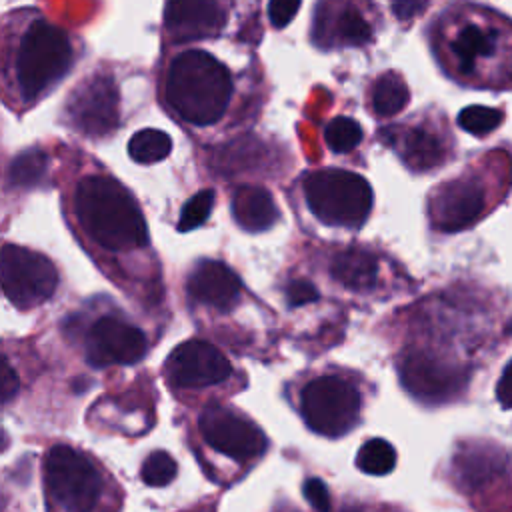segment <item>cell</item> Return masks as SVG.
Segmentation results:
<instances>
[{"instance_id": "603a6c76", "label": "cell", "mask_w": 512, "mask_h": 512, "mask_svg": "<svg viewBox=\"0 0 512 512\" xmlns=\"http://www.w3.org/2000/svg\"><path fill=\"white\" fill-rule=\"evenodd\" d=\"M172 150V140L158 128L138 130L128 142V154L138 164H154L164 160Z\"/></svg>"}, {"instance_id": "e0dca14e", "label": "cell", "mask_w": 512, "mask_h": 512, "mask_svg": "<svg viewBox=\"0 0 512 512\" xmlns=\"http://www.w3.org/2000/svg\"><path fill=\"white\" fill-rule=\"evenodd\" d=\"M500 32L478 22L462 24L450 40V52L462 74H470L478 62L492 58L498 52Z\"/></svg>"}, {"instance_id": "7c38bea8", "label": "cell", "mask_w": 512, "mask_h": 512, "mask_svg": "<svg viewBox=\"0 0 512 512\" xmlns=\"http://www.w3.org/2000/svg\"><path fill=\"white\" fill-rule=\"evenodd\" d=\"M484 210L486 190L474 176L454 178L430 198V220L442 232H458L472 226Z\"/></svg>"}, {"instance_id": "cb8c5ba5", "label": "cell", "mask_w": 512, "mask_h": 512, "mask_svg": "<svg viewBox=\"0 0 512 512\" xmlns=\"http://www.w3.org/2000/svg\"><path fill=\"white\" fill-rule=\"evenodd\" d=\"M46 170L48 156L38 148H30L12 158L8 166V182L18 188H32L44 180Z\"/></svg>"}, {"instance_id": "83f0119b", "label": "cell", "mask_w": 512, "mask_h": 512, "mask_svg": "<svg viewBox=\"0 0 512 512\" xmlns=\"http://www.w3.org/2000/svg\"><path fill=\"white\" fill-rule=\"evenodd\" d=\"M502 120H504L502 110L490 108V106H480V104L466 106L458 114V126L474 136H484V134L494 132Z\"/></svg>"}, {"instance_id": "8fae6325", "label": "cell", "mask_w": 512, "mask_h": 512, "mask_svg": "<svg viewBox=\"0 0 512 512\" xmlns=\"http://www.w3.org/2000/svg\"><path fill=\"white\" fill-rule=\"evenodd\" d=\"M232 366L228 358L204 340L178 344L166 360V376L178 388H204L228 380Z\"/></svg>"}, {"instance_id": "9c48e42d", "label": "cell", "mask_w": 512, "mask_h": 512, "mask_svg": "<svg viewBox=\"0 0 512 512\" xmlns=\"http://www.w3.org/2000/svg\"><path fill=\"white\" fill-rule=\"evenodd\" d=\"M0 274L6 298L22 310L40 306L58 286L54 264L44 254L16 244L2 248Z\"/></svg>"}, {"instance_id": "2e32d148", "label": "cell", "mask_w": 512, "mask_h": 512, "mask_svg": "<svg viewBox=\"0 0 512 512\" xmlns=\"http://www.w3.org/2000/svg\"><path fill=\"white\" fill-rule=\"evenodd\" d=\"M400 374L404 388L424 402H442L450 398L460 384L446 366L422 354L406 356Z\"/></svg>"}, {"instance_id": "d590c367", "label": "cell", "mask_w": 512, "mask_h": 512, "mask_svg": "<svg viewBox=\"0 0 512 512\" xmlns=\"http://www.w3.org/2000/svg\"><path fill=\"white\" fill-rule=\"evenodd\" d=\"M426 2H396V4H392V12L396 14V18H400V20H406V18H412V16H416L418 12H422V10H426Z\"/></svg>"}, {"instance_id": "484cf974", "label": "cell", "mask_w": 512, "mask_h": 512, "mask_svg": "<svg viewBox=\"0 0 512 512\" xmlns=\"http://www.w3.org/2000/svg\"><path fill=\"white\" fill-rule=\"evenodd\" d=\"M176 474L178 464L166 450L150 452L140 466V480L152 488L168 486L176 478Z\"/></svg>"}, {"instance_id": "3957f363", "label": "cell", "mask_w": 512, "mask_h": 512, "mask_svg": "<svg viewBox=\"0 0 512 512\" xmlns=\"http://www.w3.org/2000/svg\"><path fill=\"white\" fill-rule=\"evenodd\" d=\"M74 208L82 230L106 250L124 252L148 244L144 216L132 194L110 176H86L76 186Z\"/></svg>"}, {"instance_id": "8992f818", "label": "cell", "mask_w": 512, "mask_h": 512, "mask_svg": "<svg viewBox=\"0 0 512 512\" xmlns=\"http://www.w3.org/2000/svg\"><path fill=\"white\" fill-rule=\"evenodd\" d=\"M72 64V44L68 34L46 22L36 20L20 40L16 56V80L24 100H34L56 84Z\"/></svg>"}, {"instance_id": "44dd1931", "label": "cell", "mask_w": 512, "mask_h": 512, "mask_svg": "<svg viewBox=\"0 0 512 512\" xmlns=\"http://www.w3.org/2000/svg\"><path fill=\"white\" fill-rule=\"evenodd\" d=\"M330 274L350 290H368L376 284L378 262L362 248H348L332 258Z\"/></svg>"}, {"instance_id": "7a4b0ae2", "label": "cell", "mask_w": 512, "mask_h": 512, "mask_svg": "<svg viewBox=\"0 0 512 512\" xmlns=\"http://www.w3.org/2000/svg\"><path fill=\"white\" fill-rule=\"evenodd\" d=\"M198 460L204 474L218 486L238 482L268 450L266 434L244 414L212 404L196 422Z\"/></svg>"}, {"instance_id": "836d02e7", "label": "cell", "mask_w": 512, "mask_h": 512, "mask_svg": "<svg viewBox=\"0 0 512 512\" xmlns=\"http://www.w3.org/2000/svg\"><path fill=\"white\" fill-rule=\"evenodd\" d=\"M0 384H2V402H10L12 396H16L18 392V376L12 370L8 358L2 360V372H0Z\"/></svg>"}, {"instance_id": "277c9868", "label": "cell", "mask_w": 512, "mask_h": 512, "mask_svg": "<svg viewBox=\"0 0 512 512\" xmlns=\"http://www.w3.org/2000/svg\"><path fill=\"white\" fill-rule=\"evenodd\" d=\"M232 94L228 68L204 50L180 52L166 76V100L186 122L208 126L220 120Z\"/></svg>"}, {"instance_id": "4fadbf2b", "label": "cell", "mask_w": 512, "mask_h": 512, "mask_svg": "<svg viewBox=\"0 0 512 512\" xmlns=\"http://www.w3.org/2000/svg\"><path fill=\"white\" fill-rule=\"evenodd\" d=\"M146 354V338L140 328L120 318L102 316L86 334V358L92 366L136 364Z\"/></svg>"}, {"instance_id": "4dcf8cb0", "label": "cell", "mask_w": 512, "mask_h": 512, "mask_svg": "<svg viewBox=\"0 0 512 512\" xmlns=\"http://www.w3.org/2000/svg\"><path fill=\"white\" fill-rule=\"evenodd\" d=\"M304 496H306L308 502L312 504L314 512H324V510H328V508L332 506V502H334V498H332L328 486H326L322 480H318V478H308V480H306V484H304Z\"/></svg>"}, {"instance_id": "6da1fadb", "label": "cell", "mask_w": 512, "mask_h": 512, "mask_svg": "<svg viewBox=\"0 0 512 512\" xmlns=\"http://www.w3.org/2000/svg\"><path fill=\"white\" fill-rule=\"evenodd\" d=\"M46 512H122L126 494L120 482L86 450L50 446L40 462Z\"/></svg>"}, {"instance_id": "ffe728a7", "label": "cell", "mask_w": 512, "mask_h": 512, "mask_svg": "<svg viewBox=\"0 0 512 512\" xmlns=\"http://www.w3.org/2000/svg\"><path fill=\"white\" fill-rule=\"evenodd\" d=\"M398 152L406 166L416 172L432 170L446 158V146L442 140L422 126L398 132Z\"/></svg>"}, {"instance_id": "7402d4cb", "label": "cell", "mask_w": 512, "mask_h": 512, "mask_svg": "<svg viewBox=\"0 0 512 512\" xmlns=\"http://www.w3.org/2000/svg\"><path fill=\"white\" fill-rule=\"evenodd\" d=\"M410 100V92L406 82L402 80V76H398L396 72H386L382 76H378V80L372 86V110L378 116H394L400 110H404V106Z\"/></svg>"}, {"instance_id": "ac0fdd59", "label": "cell", "mask_w": 512, "mask_h": 512, "mask_svg": "<svg viewBox=\"0 0 512 512\" xmlns=\"http://www.w3.org/2000/svg\"><path fill=\"white\" fill-rule=\"evenodd\" d=\"M332 22H328L322 14L316 16L314 24V40L316 44H346V46H360L370 40V24L364 16L350 4H344L336 14H332Z\"/></svg>"}, {"instance_id": "f1b7e54d", "label": "cell", "mask_w": 512, "mask_h": 512, "mask_svg": "<svg viewBox=\"0 0 512 512\" xmlns=\"http://www.w3.org/2000/svg\"><path fill=\"white\" fill-rule=\"evenodd\" d=\"M214 190L206 188V190H200L196 192L190 200H186V204L182 206L180 210V216H178V230L180 232H190L194 228H198L212 212L214 208Z\"/></svg>"}, {"instance_id": "5bb4252c", "label": "cell", "mask_w": 512, "mask_h": 512, "mask_svg": "<svg viewBox=\"0 0 512 512\" xmlns=\"http://www.w3.org/2000/svg\"><path fill=\"white\" fill-rule=\"evenodd\" d=\"M164 22L176 42L214 36L226 24V10L218 2H168Z\"/></svg>"}, {"instance_id": "d4e9b609", "label": "cell", "mask_w": 512, "mask_h": 512, "mask_svg": "<svg viewBox=\"0 0 512 512\" xmlns=\"http://www.w3.org/2000/svg\"><path fill=\"white\" fill-rule=\"evenodd\" d=\"M396 466V450L384 438L366 440L356 452V468L370 476L390 474Z\"/></svg>"}, {"instance_id": "4316f807", "label": "cell", "mask_w": 512, "mask_h": 512, "mask_svg": "<svg viewBox=\"0 0 512 512\" xmlns=\"http://www.w3.org/2000/svg\"><path fill=\"white\" fill-rule=\"evenodd\" d=\"M324 140L332 152L344 154L356 148L362 140V128L356 120L346 116H336L324 128Z\"/></svg>"}, {"instance_id": "52a82bcc", "label": "cell", "mask_w": 512, "mask_h": 512, "mask_svg": "<svg viewBox=\"0 0 512 512\" xmlns=\"http://www.w3.org/2000/svg\"><path fill=\"white\" fill-rule=\"evenodd\" d=\"M310 212L330 226H360L372 208V188L356 172L324 168L312 172L304 182Z\"/></svg>"}, {"instance_id": "e575fe53", "label": "cell", "mask_w": 512, "mask_h": 512, "mask_svg": "<svg viewBox=\"0 0 512 512\" xmlns=\"http://www.w3.org/2000/svg\"><path fill=\"white\" fill-rule=\"evenodd\" d=\"M496 398L504 408H512V360L504 366V370L498 378Z\"/></svg>"}, {"instance_id": "ba28073f", "label": "cell", "mask_w": 512, "mask_h": 512, "mask_svg": "<svg viewBox=\"0 0 512 512\" xmlns=\"http://www.w3.org/2000/svg\"><path fill=\"white\" fill-rule=\"evenodd\" d=\"M362 410L358 388L334 374L310 380L300 392V414L304 424L326 438H340L356 428Z\"/></svg>"}, {"instance_id": "5b68a950", "label": "cell", "mask_w": 512, "mask_h": 512, "mask_svg": "<svg viewBox=\"0 0 512 512\" xmlns=\"http://www.w3.org/2000/svg\"><path fill=\"white\" fill-rule=\"evenodd\" d=\"M450 478L476 512H512V460L500 446H460L450 462Z\"/></svg>"}, {"instance_id": "30bf717a", "label": "cell", "mask_w": 512, "mask_h": 512, "mask_svg": "<svg viewBox=\"0 0 512 512\" xmlns=\"http://www.w3.org/2000/svg\"><path fill=\"white\" fill-rule=\"evenodd\" d=\"M118 96L114 78L94 74L72 90L66 116L78 132L92 138L106 136L118 126Z\"/></svg>"}, {"instance_id": "d6a6232c", "label": "cell", "mask_w": 512, "mask_h": 512, "mask_svg": "<svg viewBox=\"0 0 512 512\" xmlns=\"http://www.w3.org/2000/svg\"><path fill=\"white\" fill-rule=\"evenodd\" d=\"M286 298H288L290 306H302V304L318 300V290L308 280H292L286 286Z\"/></svg>"}, {"instance_id": "1f68e13d", "label": "cell", "mask_w": 512, "mask_h": 512, "mask_svg": "<svg viewBox=\"0 0 512 512\" xmlns=\"http://www.w3.org/2000/svg\"><path fill=\"white\" fill-rule=\"evenodd\" d=\"M298 10H300L298 0H294V2L292 0H272L268 4V18L274 28H284L294 20Z\"/></svg>"}, {"instance_id": "9a60e30c", "label": "cell", "mask_w": 512, "mask_h": 512, "mask_svg": "<svg viewBox=\"0 0 512 512\" xmlns=\"http://www.w3.org/2000/svg\"><path fill=\"white\" fill-rule=\"evenodd\" d=\"M188 294L200 304L228 310L240 296L238 276L218 260H202L188 278Z\"/></svg>"}, {"instance_id": "f546056e", "label": "cell", "mask_w": 512, "mask_h": 512, "mask_svg": "<svg viewBox=\"0 0 512 512\" xmlns=\"http://www.w3.org/2000/svg\"><path fill=\"white\" fill-rule=\"evenodd\" d=\"M324 512H404L402 508L388 504V502H376V500H362L356 496H344L340 500H334L332 506Z\"/></svg>"}, {"instance_id": "d6986e66", "label": "cell", "mask_w": 512, "mask_h": 512, "mask_svg": "<svg viewBox=\"0 0 512 512\" xmlns=\"http://www.w3.org/2000/svg\"><path fill=\"white\" fill-rule=\"evenodd\" d=\"M232 216L246 232H262L278 220V208L264 188L248 184L234 192Z\"/></svg>"}]
</instances>
